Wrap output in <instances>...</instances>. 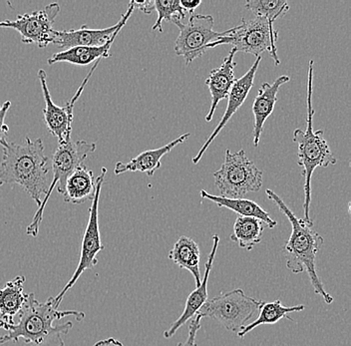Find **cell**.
Here are the masks:
<instances>
[{"label": "cell", "mask_w": 351, "mask_h": 346, "mask_svg": "<svg viewBox=\"0 0 351 346\" xmlns=\"http://www.w3.org/2000/svg\"><path fill=\"white\" fill-rule=\"evenodd\" d=\"M265 223L252 217L237 218L234 231L230 236V240L237 243L241 249L252 251L262 240Z\"/></svg>", "instance_id": "25"}, {"label": "cell", "mask_w": 351, "mask_h": 346, "mask_svg": "<svg viewBox=\"0 0 351 346\" xmlns=\"http://www.w3.org/2000/svg\"><path fill=\"white\" fill-rule=\"evenodd\" d=\"M180 29L174 50L178 56L184 57L186 64L202 57L208 51V46L218 40L223 32L214 30L215 19L212 15H191L186 23L176 18L172 21Z\"/></svg>", "instance_id": "10"}, {"label": "cell", "mask_w": 351, "mask_h": 346, "mask_svg": "<svg viewBox=\"0 0 351 346\" xmlns=\"http://www.w3.org/2000/svg\"><path fill=\"white\" fill-rule=\"evenodd\" d=\"M122 28H119L113 36L101 46H80V47L69 48V49L62 50L53 54L47 62L49 65L56 64V63H69V64L78 65V66H87L91 63L97 62L102 60L103 58H107L110 56V49L113 45L114 40L118 36Z\"/></svg>", "instance_id": "20"}, {"label": "cell", "mask_w": 351, "mask_h": 346, "mask_svg": "<svg viewBox=\"0 0 351 346\" xmlns=\"http://www.w3.org/2000/svg\"><path fill=\"white\" fill-rule=\"evenodd\" d=\"M237 50L232 48L229 55L226 57L225 60L221 63V66L213 69L210 72V75L206 79V85L210 90V96H212V104H210V111L206 116V121L210 122L216 112L217 107L221 100L227 99L232 85L236 82L234 77V67L237 63L234 62V56L237 54Z\"/></svg>", "instance_id": "16"}, {"label": "cell", "mask_w": 351, "mask_h": 346, "mask_svg": "<svg viewBox=\"0 0 351 346\" xmlns=\"http://www.w3.org/2000/svg\"><path fill=\"white\" fill-rule=\"evenodd\" d=\"M93 346H124V345L114 337H109V338L98 341Z\"/></svg>", "instance_id": "32"}, {"label": "cell", "mask_w": 351, "mask_h": 346, "mask_svg": "<svg viewBox=\"0 0 351 346\" xmlns=\"http://www.w3.org/2000/svg\"><path fill=\"white\" fill-rule=\"evenodd\" d=\"M155 10L158 13V17L152 30H159L160 32H163L162 23L164 21L171 23L176 18L183 21L186 15L185 10L180 4V0H156Z\"/></svg>", "instance_id": "27"}, {"label": "cell", "mask_w": 351, "mask_h": 346, "mask_svg": "<svg viewBox=\"0 0 351 346\" xmlns=\"http://www.w3.org/2000/svg\"><path fill=\"white\" fill-rule=\"evenodd\" d=\"M95 189L93 171L81 165L66 180L62 196L66 203L80 205L85 201H92Z\"/></svg>", "instance_id": "21"}, {"label": "cell", "mask_w": 351, "mask_h": 346, "mask_svg": "<svg viewBox=\"0 0 351 346\" xmlns=\"http://www.w3.org/2000/svg\"><path fill=\"white\" fill-rule=\"evenodd\" d=\"M201 321L202 317L197 314L193 317L190 325H189L188 337L184 343H180L177 346H197L196 337L197 332L202 328Z\"/></svg>", "instance_id": "28"}, {"label": "cell", "mask_w": 351, "mask_h": 346, "mask_svg": "<svg viewBox=\"0 0 351 346\" xmlns=\"http://www.w3.org/2000/svg\"><path fill=\"white\" fill-rule=\"evenodd\" d=\"M265 194L269 200L276 203L278 210L291 222V236L282 249L287 268L295 275L306 271L315 293L320 295L326 304H332L335 299L324 288V282L318 277L315 266L317 254L324 245V238L317 232L313 231V223H307L304 219L296 218L295 214L285 205L284 200L274 190L267 189Z\"/></svg>", "instance_id": "3"}, {"label": "cell", "mask_w": 351, "mask_h": 346, "mask_svg": "<svg viewBox=\"0 0 351 346\" xmlns=\"http://www.w3.org/2000/svg\"><path fill=\"white\" fill-rule=\"evenodd\" d=\"M100 61L94 63V66L91 68L86 77L81 83L80 87L75 93V95L71 98V100L66 103L65 106H58L55 104L52 100L51 93L47 85V74L43 69L38 71V80L40 81L41 89L43 92L44 102H45V108L43 110V120L47 130L50 134L58 139L59 144L66 143L71 140L72 122H73L74 106L80 98L83 90L88 84V81L93 75L94 71L98 67Z\"/></svg>", "instance_id": "11"}, {"label": "cell", "mask_w": 351, "mask_h": 346, "mask_svg": "<svg viewBox=\"0 0 351 346\" xmlns=\"http://www.w3.org/2000/svg\"><path fill=\"white\" fill-rule=\"evenodd\" d=\"M180 4L186 13H190L192 15L194 14L197 6L201 5L202 1L201 0H180Z\"/></svg>", "instance_id": "31"}, {"label": "cell", "mask_w": 351, "mask_h": 346, "mask_svg": "<svg viewBox=\"0 0 351 346\" xmlns=\"http://www.w3.org/2000/svg\"><path fill=\"white\" fill-rule=\"evenodd\" d=\"M96 148L97 146L95 143H89L84 140H78V141L70 140L66 143L59 144L52 158L53 179L49 184L40 207L33 217L32 223L26 229V234L28 236H32L33 238L38 236L39 229L43 221L44 211L54 188L56 187L57 192L62 195L64 192L66 180L79 166L83 165L86 158L95 152Z\"/></svg>", "instance_id": "5"}, {"label": "cell", "mask_w": 351, "mask_h": 346, "mask_svg": "<svg viewBox=\"0 0 351 346\" xmlns=\"http://www.w3.org/2000/svg\"><path fill=\"white\" fill-rule=\"evenodd\" d=\"M168 258L176 266L186 269L194 277L196 288L201 284V271H199V260L201 251L196 242L189 236H182L175 243L173 249L169 251Z\"/></svg>", "instance_id": "22"}, {"label": "cell", "mask_w": 351, "mask_h": 346, "mask_svg": "<svg viewBox=\"0 0 351 346\" xmlns=\"http://www.w3.org/2000/svg\"><path fill=\"white\" fill-rule=\"evenodd\" d=\"M289 81H291L289 76L282 75L276 78L271 84L267 82L263 83L258 90V96L254 98V104H252L254 147H258L260 144L263 126L267 118L273 114L280 87Z\"/></svg>", "instance_id": "17"}, {"label": "cell", "mask_w": 351, "mask_h": 346, "mask_svg": "<svg viewBox=\"0 0 351 346\" xmlns=\"http://www.w3.org/2000/svg\"><path fill=\"white\" fill-rule=\"evenodd\" d=\"M135 8L141 10V12L146 13V14H151L155 12V1L152 0H146V1H133Z\"/></svg>", "instance_id": "30"}, {"label": "cell", "mask_w": 351, "mask_h": 346, "mask_svg": "<svg viewBox=\"0 0 351 346\" xmlns=\"http://www.w3.org/2000/svg\"><path fill=\"white\" fill-rule=\"evenodd\" d=\"M134 10H135L134 2L131 1L129 3L128 10L122 15L119 23L111 27L91 29L86 24H83L79 29L62 30V32L54 30L52 43L58 45L63 50L80 47V46L104 45L119 28L124 27Z\"/></svg>", "instance_id": "13"}, {"label": "cell", "mask_w": 351, "mask_h": 346, "mask_svg": "<svg viewBox=\"0 0 351 346\" xmlns=\"http://www.w3.org/2000/svg\"><path fill=\"white\" fill-rule=\"evenodd\" d=\"M214 177L215 185L225 198L243 199L249 193L262 189L263 172L247 158L245 150L226 151L223 165Z\"/></svg>", "instance_id": "8"}, {"label": "cell", "mask_w": 351, "mask_h": 346, "mask_svg": "<svg viewBox=\"0 0 351 346\" xmlns=\"http://www.w3.org/2000/svg\"><path fill=\"white\" fill-rule=\"evenodd\" d=\"M60 12L57 2L48 4L41 10L19 15L14 21L0 23V28L16 30L25 45H35L39 48L47 47L53 40V23Z\"/></svg>", "instance_id": "12"}, {"label": "cell", "mask_w": 351, "mask_h": 346, "mask_svg": "<svg viewBox=\"0 0 351 346\" xmlns=\"http://www.w3.org/2000/svg\"><path fill=\"white\" fill-rule=\"evenodd\" d=\"M107 174V169L101 168L100 175L96 179V189L93 199H92L91 207L89 210V219L87 225L83 234L82 244H81L80 260L78 266L74 271L73 275L69 282L66 284L63 290L54 297L55 308H58L63 297L68 291L73 288L79 277L86 271H91L97 266V255L104 249V245L101 242L100 230H99V201H100L101 190H102L103 183L105 176Z\"/></svg>", "instance_id": "9"}, {"label": "cell", "mask_w": 351, "mask_h": 346, "mask_svg": "<svg viewBox=\"0 0 351 346\" xmlns=\"http://www.w3.org/2000/svg\"><path fill=\"white\" fill-rule=\"evenodd\" d=\"M263 301L245 295L241 288L221 293L214 299H207L197 314L218 321L223 328L238 334L258 314Z\"/></svg>", "instance_id": "7"}, {"label": "cell", "mask_w": 351, "mask_h": 346, "mask_svg": "<svg viewBox=\"0 0 351 346\" xmlns=\"http://www.w3.org/2000/svg\"><path fill=\"white\" fill-rule=\"evenodd\" d=\"M199 196L204 200L213 201L219 208H225V209H229L230 211L236 212L239 216L258 219V220L263 221L269 229H274L278 225V223L271 218L269 212H265L256 201L247 200V199L225 198V197L208 194L205 190H202L199 192Z\"/></svg>", "instance_id": "23"}, {"label": "cell", "mask_w": 351, "mask_h": 346, "mask_svg": "<svg viewBox=\"0 0 351 346\" xmlns=\"http://www.w3.org/2000/svg\"><path fill=\"white\" fill-rule=\"evenodd\" d=\"M304 310H306V306L304 304H298V306H284L280 299L271 302L263 301L262 306H261L260 312H258V317H256V321L247 324L237 335L243 338V337H245V335L251 332L254 328H258V326L265 325V324H274L284 319L293 321V319L289 317V313L300 312Z\"/></svg>", "instance_id": "24"}, {"label": "cell", "mask_w": 351, "mask_h": 346, "mask_svg": "<svg viewBox=\"0 0 351 346\" xmlns=\"http://www.w3.org/2000/svg\"><path fill=\"white\" fill-rule=\"evenodd\" d=\"M261 61H262V57H258L256 60L254 61V64H252V66L250 68L249 71H247L243 77L237 79L236 82L232 85L229 96H228L227 98L228 105L225 114H223V117H221L218 126L215 128L212 134H210V137L208 138L207 141H206L203 147L199 149L197 156L193 158V163L197 164L201 161L202 157L204 156V154H205L206 151L208 150L210 144L213 143V141L216 139L217 136H218L219 132L225 128L226 125H227L228 122L230 121V118L237 113V111L241 108V105L245 103L247 95H249L250 92H251L252 86H254V76H256L258 68L260 66Z\"/></svg>", "instance_id": "14"}, {"label": "cell", "mask_w": 351, "mask_h": 346, "mask_svg": "<svg viewBox=\"0 0 351 346\" xmlns=\"http://www.w3.org/2000/svg\"><path fill=\"white\" fill-rule=\"evenodd\" d=\"M313 60L309 61L307 71L306 86V129H295L293 131V142L298 147V165L302 168L304 178V221L313 223L309 210L311 203V177L317 168H326L337 164V158L333 156L326 140L324 139V131H313V116L315 109L313 106Z\"/></svg>", "instance_id": "4"}, {"label": "cell", "mask_w": 351, "mask_h": 346, "mask_svg": "<svg viewBox=\"0 0 351 346\" xmlns=\"http://www.w3.org/2000/svg\"><path fill=\"white\" fill-rule=\"evenodd\" d=\"M74 317L77 321L85 319V313L78 310H59L55 308L53 297L47 301H37L34 293L27 295L25 304L19 312V321L8 326L5 334L0 335V345L21 339L29 346H64L63 337L73 328L71 321L54 325L55 321Z\"/></svg>", "instance_id": "1"}, {"label": "cell", "mask_w": 351, "mask_h": 346, "mask_svg": "<svg viewBox=\"0 0 351 346\" xmlns=\"http://www.w3.org/2000/svg\"><path fill=\"white\" fill-rule=\"evenodd\" d=\"M245 6L256 16L267 19L269 25H274L276 19L284 17L289 10L285 0H247Z\"/></svg>", "instance_id": "26"}, {"label": "cell", "mask_w": 351, "mask_h": 346, "mask_svg": "<svg viewBox=\"0 0 351 346\" xmlns=\"http://www.w3.org/2000/svg\"><path fill=\"white\" fill-rule=\"evenodd\" d=\"M25 280L24 275H17L0 290V330L14 324V317L21 312L27 299L24 293Z\"/></svg>", "instance_id": "19"}, {"label": "cell", "mask_w": 351, "mask_h": 346, "mask_svg": "<svg viewBox=\"0 0 351 346\" xmlns=\"http://www.w3.org/2000/svg\"><path fill=\"white\" fill-rule=\"evenodd\" d=\"M0 186L19 185L40 207L48 187L49 165L44 154L43 139L25 137L22 144L6 142L2 145Z\"/></svg>", "instance_id": "2"}, {"label": "cell", "mask_w": 351, "mask_h": 346, "mask_svg": "<svg viewBox=\"0 0 351 346\" xmlns=\"http://www.w3.org/2000/svg\"><path fill=\"white\" fill-rule=\"evenodd\" d=\"M11 107L10 101H6L3 104H0V145H3L8 142V135L10 132V127L5 123V117Z\"/></svg>", "instance_id": "29"}, {"label": "cell", "mask_w": 351, "mask_h": 346, "mask_svg": "<svg viewBox=\"0 0 351 346\" xmlns=\"http://www.w3.org/2000/svg\"><path fill=\"white\" fill-rule=\"evenodd\" d=\"M276 41L278 32L274 25H269L267 19L256 16L250 21L243 18L240 24L223 32L218 40L208 46V50L217 46L229 45L238 52L258 57L267 51L273 58L274 65L278 66L280 60L276 52Z\"/></svg>", "instance_id": "6"}, {"label": "cell", "mask_w": 351, "mask_h": 346, "mask_svg": "<svg viewBox=\"0 0 351 346\" xmlns=\"http://www.w3.org/2000/svg\"><path fill=\"white\" fill-rule=\"evenodd\" d=\"M219 244V236L218 235L213 236V246L208 255L207 262L205 264V273H204L203 280L196 290L192 291L186 299L185 308L182 312L181 317L176 319L172 325L164 332L165 338H172L176 332L186 323L192 319L199 308L208 299V282L210 277V271H212L213 264H214L215 258H216L217 251H218Z\"/></svg>", "instance_id": "15"}, {"label": "cell", "mask_w": 351, "mask_h": 346, "mask_svg": "<svg viewBox=\"0 0 351 346\" xmlns=\"http://www.w3.org/2000/svg\"><path fill=\"white\" fill-rule=\"evenodd\" d=\"M190 136V133H186V134L180 136L174 141L166 144V145L161 147V148L145 151V152L138 155L137 157L131 159L128 163L118 162V163H116L114 173L117 176H120V175L127 172H141L147 174V176L152 177L155 174L156 171L161 168L162 158L165 155L168 154V153H170L176 146L185 142Z\"/></svg>", "instance_id": "18"}]
</instances>
